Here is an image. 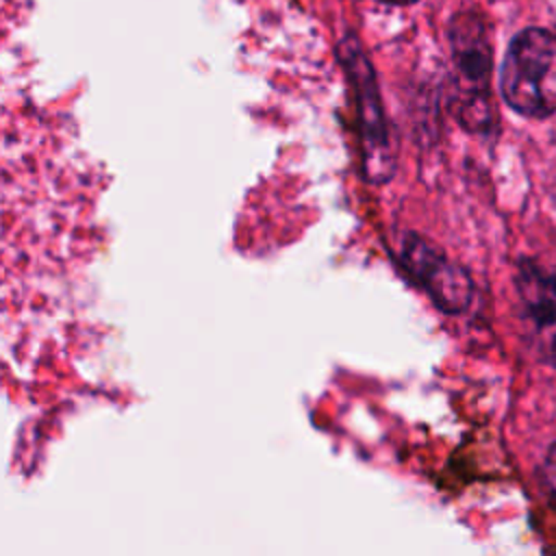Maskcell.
<instances>
[{
  "label": "cell",
  "mask_w": 556,
  "mask_h": 556,
  "mask_svg": "<svg viewBox=\"0 0 556 556\" xmlns=\"http://www.w3.org/2000/svg\"><path fill=\"white\" fill-rule=\"evenodd\" d=\"M341 61L350 76L354 100H356V117H358V130L363 137V152H365V172L376 182L387 180L393 172V152L389 146V132L382 115V104L378 98L376 76L354 37L343 39Z\"/></svg>",
  "instance_id": "3957f363"
},
{
  "label": "cell",
  "mask_w": 556,
  "mask_h": 556,
  "mask_svg": "<svg viewBox=\"0 0 556 556\" xmlns=\"http://www.w3.org/2000/svg\"><path fill=\"white\" fill-rule=\"evenodd\" d=\"M382 2H391V4H410V2H417V0H382Z\"/></svg>",
  "instance_id": "52a82bcc"
},
{
  "label": "cell",
  "mask_w": 556,
  "mask_h": 556,
  "mask_svg": "<svg viewBox=\"0 0 556 556\" xmlns=\"http://www.w3.org/2000/svg\"><path fill=\"white\" fill-rule=\"evenodd\" d=\"M450 41L460 80L456 106L458 122L471 132L489 130L493 124V104L489 100L493 52L482 17L473 11L454 15L450 24Z\"/></svg>",
  "instance_id": "7a4b0ae2"
},
{
  "label": "cell",
  "mask_w": 556,
  "mask_h": 556,
  "mask_svg": "<svg viewBox=\"0 0 556 556\" xmlns=\"http://www.w3.org/2000/svg\"><path fill=\"white\" fill-rule=\"evenodd\" d=\"M402 261L419 287L445 313H463L473 295L469 274L452 263L434 243L410 232L402 245Z\"/></svg>",
  "instance_id": "277c9868"
},
{
  "label": "cell",
  "mask_w": 556,
  "mask_h": 556,
  "mask_svg": "<svg viewBox=\"0 0 556 556\" xmlns=\"http://www.w3.org/2000/svg\"><path fill=\"white\" fill-rule=\"evenodd\" d=\"M506 104L523 117L545 119L556 113V35L545 28L519 30L500 70Z\"/></svg>",
  "instance_id": "6da1fadb"
},
{
  "label": "cell",
  "mask_w": 556,
  "mask_h": 556,
  "mask_svg": "<svg viewBox=\"0 0 556 556\" xmlns=\"http://www.w3.org/2000/svg\"><path fill=\"white\" fill-rule=\"evenodd\" d=\"M515 285L534 328L554 339L552 356L556 358V274H545L526 261L519 265Z\"/></svg>",
  "instance_id": "5b68a950"
},
{
  "label": "cell",
  "mask_w": 556,
  "mask_h": 556,
  "mask_svg": "<svg viewBox=\"0 0 556 556\" xmlns=\"http://www.w3.org/2000/svg\"><path fill=\"white\" fill-rule=\"evenodd\" d=\"M541 471H543V478H545L547 489H549V491H552V495L556 497V443L547 450Z\"/></svg>",
  "instance_id": "8992f818"
}]
</instances>
